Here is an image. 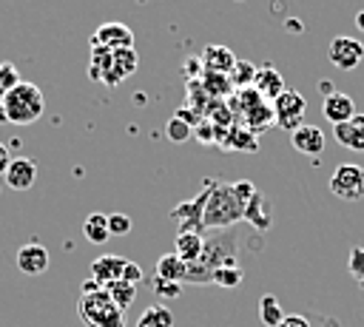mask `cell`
I'll return each mask as SVG.
<instances>
[{
  "label": "cell",
  "instance_id": "1",
  "mask_svg": "<svg viewBox=\"0 0 364 327\" xmlns=\"http://www.w3.org/2000/svg\"><path fill=\"white\" fill-rule=\"evenodd\" d=\"M225 264H236V236H230V230H213V236L205 239L199 259L193 264H188L185 282L188 284H210V273Z\"/></svg>",
  "mask_w": 364,
  "mask_h": 327
},
{
  "label": "cell",
  "instance_id": "2",
  "mask_svg": "<svg viewBox=\"0 0 364 327\" xmlns=\"http://www.w3.org/2000/svg\"><path fill=\"white\" fill-rule=\"evenodd\" d=\"M208 185V202H205V230H228L245 216V205L233 193V182L210 179Z\"/></svg>",
  "mask_w": 364,
  "mask_h": 327
},
{
  "label": "cell",
  "instance_id": "3",
  "mask_svg": "<svg viewBox=\"0 0 364 327\" xmlns=\"http://www.w3.org/2000/svg\"><path fill=\"white\" fill-rule=\"evenodd\" d=\"M3 111H6V122L11 125H31L43 117L46 111V97L40 91V85L20 80L3 100H0Z\"/></svg>",
  "mask_w": 364,
  "mask_h": 327
},
{
  "label": "cell",
  "instance_id": "4",
  "mask_svg": "<svg viewBox=\"0 0 364 327\" xmlns=\"http://www.w3.org/2000/svg\"><path fill=\"white\" fill-rule=\"evenodd\" d=\"M77 313L85 327H125V313L108 299L105 287L97 293H82L77 301Z\"/></svg>",
  "mask_w": 364,
  "mask_h": 327
},
{
  "label": "cell",
  "instance_id": "5",
  "mask_svg": "<svg viewBox=\"0 0 364 327\" xmlns=\"http://www.w3.org/2000/svg\"><path fill=\"white\" fill-rule=\"evenodd\" d=\"M330 191L344 202H361L364 199V168L355 162H344L330 176Z\"/></svg>",
  "mask_w": 364,
  "mask_h": 327
},
{
  "label": "cell",
  "instance_id": "6",
  "mask_svg": "<svg viewBox=\"0 0 364 327\" xmlns=\"http://www.w3.org/2000/svg\"><path fill=\"white\" fill-rule=\"evenodd\" d=\"M270 108H273V119H276V125H279V128L296 131V128L301 125L304 111H307V100H304L299 91L284 88V91L270 102Z\"/></svg>",
  "mask_w": 364,
  "mask_h": 327
},
{
  "label": "cell",
  "instance_id": "7",
  "mask_svg": "<svg viewBox=\"0 0 364 327\" xmlns=\"http://www.w3.org/2000/svg\"><path fill=\"white\" fill-rule=\"evenodd\" d=\"M327 57H330V63H333L336 68H341V71H353V68L364 60V43L355 40V37H350V34H338V37L330 40V45H327Z\"/></svg>",
  "mask_w": 364,
  "mask_h": 327
},
{
  "label": "cell",
  "instance_id": "8",
  "mask_svg": "<svg viewBox=\"0 0 364 327\" xmlns=\"http://www.w3.org/2000/svg\"><path fill=\"white\" fill-rule=\"evenodd\" d=\"M91 48H134V31L125 23H102L91 37Z\"/></svg>",
  "mask_w": 364,
  "mask_h": 327
},
{
  "label": "cell",
  "instance_id": "9",
  "mask_svg": "<svg viewBox=\"0 0 364 327\" xmlns=\"http://www.w3.org/2000/svg\"><path fill=\"white\" fill-rule=\"evenodd\" d=\"M205 202H208V185H205V191H202L196 199L179 202V205L171 210V216L179 222V230H191V233H202V230H205V222H202V216H205Z\"/></svg>",
  "mask_w": 364,
  "mask_h": 327
},
{
  "label": "cell",
  "instance_id": "10",
  "mask_svg": "<svg viewBox=\"0 0 364 327\" xmlns=\"http://www.w3.org/2000/svg\"><path fill=\"white\" fill-rule=\"evenodd\" d=\"M3 179H6V185L11 191H28L34 185V179H37V162L28 159V156H17V159L9 162Z\"/></svg>",
  "mask_w": 364,
  "mask_h": 327
},
{
  "label": "cell",
  "instance_id": "11",
  "mask_svg": "<svg viewBox=\"0 0 364 327\" xmlns=\"http://www.w3.org/2000/svg\"><path fill=\"white\" fill-rule=\"evenodd\" d=\"M48 262H51V256H48V250H46L40 242H28V245H23V247L17 250V267H20V273H26V276H40V273H46V270H48Z\"/></svg>",
  "mask_w": 364,
  "mask_h": 327
},
{
  "label": "cell",
  "instance_id": "12",
  "mask_svg": "<svg viewBox=\"0 0 364 327\" xmlns=\"http://www.w3.org/2000/svg\"><path fill=\"white\" fill-rule=\"evenodd\" d=\"M321 114H324V119H327V122L341 125V122H347V119H353V117H355V102H353V97H350V94L333 91V94H327V97H324V102H321Z\"/></svg>",
  "mask_w": 364,
  "mask_h": 327
},
{
  "label": "cell",
  "instance_id": "13",
  "mask_svg": "<svg viewBox=\"0 0 364 327\" xmlns=\"http://www.w3.org/2000/svg\"><path fill=\"white\" fill-rule=\"evenodd\" d=\"M125 256H114V253H105L100 259L91 262V279L100 284V287H108L114 282L122 279V267H125Z\"/></svg>",
  "mask_w": 364,
  "mask_h": 327
},
{
  "label": "cell",
  "instance_id": "14",
  "mask_svg": "<svg viewBox=\"0 0 364 327\" xmlns=\"http://www.w3.org/2000/svg\"><path fill=\"white\" fill-rule=\"evenodd\" d=\"M264 102H273L282 91H284V77L273 68V65H259L256 68V77H253V85H250Z\"/></svg>",
  "mask_w": 364,
  "mask_h": 327
},
{
  "label": "cell",
  "instance_id": "15",
  "mask_svg": "<svg viewBox=\"0 0 364 327\" xmlns=\"http://www.w3.org/2000/svg\"><path fill=\"white\" fill-rule=\"evenodd\" d=\"M290 145L299 151V154H307V156H316L324 151V131L316 128V125H307L301 122L296 131H290Z\"/></svg>",
  "mask_w": 364,
  "mask_h": 327
},
{
  "label": "cell",
  "instance_id": "16",
  "mask_svg": "<svg viewBox=\"0 0 364 327\" xmlns=\"http://www.w3.org/2000/svg\"><path fill=\"white\" fill-rule=\"evenodd\" d=\"M134 71H136V54H134V48H117V51H111V65H108L102 82L105 85H117V82H122Z\"/></svg>",
  "mask_w": 364,
  "mask_h": 327
},
{
  "label": "cell",
  "instance_id": "17",
  "mask_svg": "<svg viewBox=\"0 0 364 327\" xmlns=\"http://www.w3.org/2000/svg\"><path fill=\"white\" fill-rule=\"evenodd\" d=\"M333 136L338 145L350 148V151H364V114H355L353 119L341 122V125H333Z\"/></svg>",
  "mask_w": 364,
  "mask_h": 327
},
{
  "label": "cell",
  "instance_id": "18",
  "mask_svg": "<svg viewBox=\"0 0 364 327\" xmlns=\"http://www.w3.org/2000/svg\"><path fill=\"white\" fill-rule=\"evenodd\" d=\"M202 245H205V236L202 233H191V230H179L176 233V242H173V253L185 262V264H193L202 253Z\"/></svg>",
  "mask_w": 364,
  "mask_h": 327
},
{
  "label": "cell",
  "instance_id": "19",
  "mask_svg": "<svg viewBox=\"0 0 364 327\" xmlns=\"http://www.w3.org/2000/svg\"><path fill=\"white\" fill-rule=\"evenodd\" d=\"M233 63H236V57H233V51L225 48V45H208V48L202 51V65L210 68V74H230Z\"/></svg>",
  "mask_w": 364,
  "mask_h": 327
},
{
  "label": "cell",
  "instance_id": "20",
  "mask_svg": "<svg viewBox=\"0 0 364 327\" xmlns=\"http://www.w3.org/2000/svg\"><path fill=\"white\" fill-rule=\"evenodd\" d=\"M222 145L230 148V151H245V154H256L259 151V136L253 131H247L245 125H233L225 136H222Z\"/></svg>",
  "mask_w": 364,
  "mask_h": 327
},
{
  "label": "cell",
  "instance_id": "21",
  "mask_svg": "<svg viewBox=\"0 0 364 327\" xmlns=\"http://www.w3.org/2000/svg\"><path fill=\"white\" fill-rule=\"evenodd\" d=\"M242 219L250 222L256 230H267V227H270V222H273V219H270V205H267V199H264L259 191H256V193L250 196V202L245 205V216H242Z\"/></svg>",
  "mask_w": 364,
  "mask_h": 327
},
{
  "label": "cell",
  "instance_id": "22",
  "mask_svg": "<svg viewBox=\"0 0 364 327\" xmlns=\"http://www.w3.org/2000/svg\"><path fill=\"white\" fill-rule=\"evenodd\" d=\"M185 273H188V264H185L176 253H165V256L156 259V276H159V279L185 284Z\"/></svg>",
  "mask_w": 364,
  "mask_h": 327
},
{
  "label": "cell",
  "instance_id": "23",
  "mask_svg": "<svg viewBox=\"0 0 364 327\" xmlns=\"http://www.w3.org/2000/svg\"><path fill=\"white\" fill-rule=\"evenodd\" d=\"M82 233L91 245H102L111 239L108 233V213H88L85 222H82Z\"/></svg>",
  "mask_w": 364,
  "mask_h": 327
},
{
  "label": "cell",
  "instance_id": "24",
  "mask_svg": "<svg viewBox=\"0 0 364 327\" xmlns=\"http://www.w3.org/2000/svg\"><path fill=\"white\" fill-rule=\"evenodd\" d=\"M136 327H173V313L165 304H151L136 318Z\"/></svg>",
  "mask_w": 364,
  "mask_h": 327
},
{
  "label": "cell",
  "instance_id": "25",
  "mask_svg": "<svg viewBox=\"0 0 364 327\" xmlns=\"http://www.w3.org/2000/svg\"><path fill=\"white\" fill-rule=\"evenodd\" d=\"M105 293H108V299H111L122 313H125V310L134 304V299H136V287H134V284H128V282H122V279H119V282H114V284H108V287H105Z\"/></svg>",
  "mask_w": 364,
  "mask_h": 327
},
{
  "label": "cell",
  "instance_id": "26",
  "mask_svg": "<svg viewBox=\"0 0 364 327\" xmlns=\"http://www.w3.org/2000/svg\"><path fill=\"white\" fill-rule=\"evenodd\" d=\"M259 318H262V324H267V327H276V324L284 318V310H282V304H279V299H276L273 293H264V296L259 299Z\"/></svg>",
  "mask_w": 364,
  "mask_h": 327
},
{
  "label": "cell",
  "instance_id": "27",
  "mask_svg": "<svg viewBox=\"0 0 364 327\" xmlns=\"http://www.w3.org/2000/svg\"><path fill=\"white\" fill-rule=\"evenodd\" d=\"M242 279H245V270L239 264H225L210 273V284H219V287H239Z\"/></svg>",
  "mask_w": 364,
  "mask_h": 327
},
{
  "label": "cell",
  "instance_id": "28",
  "mask_svg": "<svg viewBox=\"0 0 364 327\" xmlns=\"http://www.w3.org/2000/svg\"><path fill=\"white\" fill-rule=\"evenodd\" d=\"M253 77H256V65L247 63V60H236L233 68H230V85H236L239 91L242 88H250L253 85Z\"/></svg>",
  "mask_w": 364,
  "mask_h": 327
},
{
  "label": "cell",
  "instance_id": "29",
  "mask_svg": "<svg viewBox=\"0 0 364 327\" xmlns=\"http://www.w3.org/2000/svg\"><path fill=\"white\" fill-rule=\"evenodd\" d=\"M17 82H20V71H17V65L9 63V60H3V63H0V100H3Z\"/></svg>",
  "mask_w": 364,
  "mask_h": 327
},
{
  "label": "cell",
  "instance_id": "30",
  "mask_svg": "<svg viewBox=\"0 0 364 327\" xmlns=\"http://www.w3.org/2000/svg\"><path fill=\"white\" fill-rule=\"evenodd\" d=\"M191 136H193V125H191L188 119L173 117V119L168 122V139H171V142H185V139H191Z\"/></svg>",
  "mask_w": 364,
  "mask_h": 327
},
{
  "label": "cell",
  "instance_id": "31",
  "mask_svg": "<svg viewBox=\"0 0 364 327\" xmlns=\"http://www.w3.org/2000/svg\"><path fill=\"white\" fill-rule=\"evenodd\" d=\"M131 216L128 213H108V233L111 236H125L131 233Z\"/></svg>",
  "mask_w": 364,
  "mask_h": 327
},
{
  "label": "cell",
  "instance_id": "32",
  "mask_svg": "<svg viewBox=\"0 0 364 327\" xmlns=\"http://www.w3.org/2000/svg\"><path fill=\"white\" fill-rule=\"evenodd\" d=\"M154 293L159 296V299H179L182 296V284H176V282H165V279H159V276H154Z\"/></svg>",
  "mask_w": 364,
  "mask_h": 327
},
{
  "label": "cell",
  "instance_id": "33",
  "mask_svg": "<svg viewBox=\"0 0 364 327\" xmlns=\"http://www.w3.org/2000/svg\"><path fill=\"white\" fill-rule=\"evenodd\" d=\"M347 267H350V273H353L358 282H364V247H353V250H350Z\"/></svg>",
  "mask_w": 364,
  "mask_h": 327
},
{
  "label": "cell",
  "instance_id": "34",
  "mask_svg": "<svg viewBox=\"0 0 364 327\" xmlns=\"http://www.w3.org/2000/svg\"><path fill=\"white\" fill-rule=\"evenodd\" d=\"M142 276H145V273H142V267H139L136 262H131V259H128V262H125V267H122V282H128V284H134V287H136V284L142 282Z\"/></svg>",
  "mask_w": 364,
  "mask_h": 327
},
{
  "label": "cell",
  "instance_id": "35",
  "mask_svg": "<svg viewBox=\"0 0 364 327\" xmlns=\"http://www.w3.org/2000/svg\"><path fill=\"white\" fill-rule=\"evenodd\" d=\"M233 193L239 196V202H242V205H247V202H250V196L256 193V185H253V182H247V179H239V182H233Z\"/></svg>",
  "mask_w": 364,
  "mask_h": 327
},
{
  "label": "cell",
  "instance_id": "36",
  "mask_svg": "<svg viewBox=\"0 0 364 327\" xmlns=\"http://www.w3.org/2000/svg\"><path fill=\"white\" fill-rule=\"evenodd\" d=\"M276 327H313V324H310L304 316H299V313H290V316H284V318H282Z\"/></svg>",
  "mask_w": 364,
  "mask_h": 327
},
{
  "label": "cell",
  "instance_id": "37",
  "mask_svg": "<svg viewBox=\"0 0 364 327\" xmlns=\"http://www.w3.org/2000/svg\"><path fill=\"white\" fill-rule=\"evenodd\" d=\"M9 162H11V154H9V145H6V142H0V173H6V168H9Z\"/></svg>",
  "mask_w": 364,
  "mask_h": 327
},
{
  "label": "cell",
  "instance_id": "38",
  "mask_svg": "<svg viewBox=\"0 0 364 327\" xmlns=\"http://www.w3.org/2000/svg\"><path fill=\"white\" fill-rule=\"evenodd\" d=\"M97 290H102V287H100L94 279H85V282H82V293H97Z\"/></svg>",
  "mask_w": 364,
  "mask_h": 327
},
{
  "label": "cell",
  "instance_id": "39",
  "mask_svg": "<svg viewBox=\"0 0 364 327\" xmlns=\"http://www.w3.org/2000/svg\"><path fill=\"white\" fill-rule=\"evenodd\" d=\"M355 28H358V31H364V9H361V11H355Z\"/></svg>",
  "mask_w": 364,
  "mask_h": 327
},
{
  "label": "cell",
  "instance_id": "40",
  "mask_svg": "<svg viewBox=\"0 0 364 327\" xmlns=\"http://www.w3.org/2000/svg\"><path fill=\"white\" fill-rule=\"evenodd\" d=\"M318 327H338V321H336V318H327V321H324V324H318Z\"/></svg>",
  "mask_w": 364,
  "mask_h": 327
},
{
  "label": "cell",
  "instance_id": "41",
  "mask_svg": "<svg viewBox=\"0 0 364 327\" xmlns=\"http://www.w3.org/2000/svg\"><path fill=\"white\" fill-rule=\"evenodd\" d=\"M0 122H6V111H3V105H0Z\"/></svg>",
  "mask_w": 364,
  "mask_h": 327
},
{
  "label": "cell",
  "instance_id": "42",
  "mask_svg": "<svg viewBox=\"0 0 364 327\" xmlns=\"http://www.w3.org/2000/svg\"><path fill=\"white\" fill-rule=\"evenodd\" d=\"M361 290H364V282H361Z\"/></svg>",
  "mask_w": 364,
  "mask_h": 327
}]
</instances>
